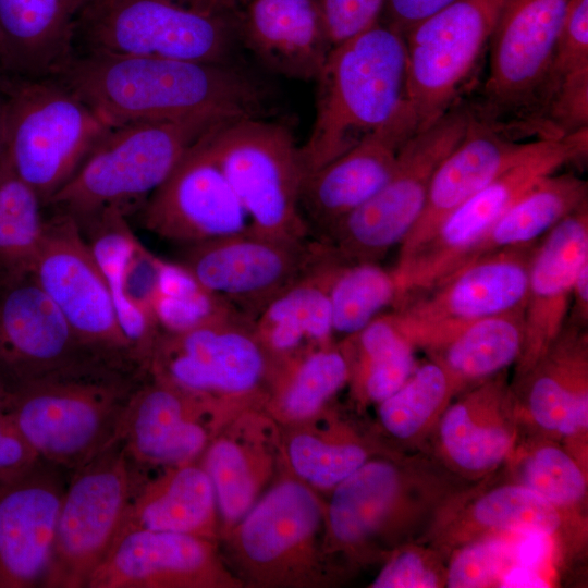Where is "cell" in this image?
Instances as JSON below:
<instances>
[{
  "label": "cell",
  "mask_w": 588,
  "mask_h": 588,
  "mask_svg": "<svg viewBox=\"0 0 588 588\" xmlns=\"http://www.w3.org/2000/svg\"><path fill=\"white\" fill-rule=\"evenodd\" d=\"M53 78L111 127L199 115L258 117L262 102L260 88L225 64L74 54Z\"/></svg>",
  "instance_id": "1"
},
{
  "label": "cell",
  "mask_w": 588,
  "mask_h": 588,
  "mask_svg": "<svg viewBox=\"0 0 588 588\" xmlns=\"http://www.w3.org/2000/svg\"><path fill=\"white\" fill-rule=\"evenodd\" d=\"M316 81L315 121L299 147L305 179L383 126L402 108L404 36L378 22L333 47Z\"/></svg>",
  "instance_id": "2"
},
{
  "label": "cell",
  "mask_w": 588,
  "mask_h": 588,
  "mask_svg": "<svg viewBox=\"0 0 588 588\" xmlns=\"http://www.w3.org/2000/svg\"><path fill=\"white\" fill-rule=\"evenodd\" d=\"M134 370L93 364L28 381L7 414L40 460L74 471L119 437Z\"/></svg>",
  "instance_id": "3"
},
{
  "label": "cell",
  "mask_w": 588,
  "mask_h": 588,
  "mask_svg": "<svg viewBox=\"0 0 588 588\" xmlns=\"http://www.w3.org/2000/svg\"><path fill=\"white\" fill-rule=\"evenodd\" d=\"M285 470L220 538L225 561L244 586L316 588L333 581L326 502Z\"/></svg>",
  "instance_id": "4"
},
{
  "label": "cell",
  "mask_w": 588,
  "mask_h": 588,
  "mask_svg": "<svg viewBox=\"0 0 588 588\" xmlns=\"http://www.w3.org/2000/svg\"><path fill=\"white\" fill-rule=\"evenodd\" d=\"M229 121L199 115L112 127L45 207L71 216L77 224L107 210L126 216L169 177L199 138Z\"/></svg>",
  "instance_id": "5"
},
{
  "label": "cell",
  "mask_w": 588,
  "mask_h": 588,
  "mask_svg": "<svg viewBox=\"0 0 588 588\" xmlns=\"http://www.w3.org/2000/svg\"><path fill=\"white\" fill-rule=\"evenodd\" d=\"M3 154L44 206L112 128L58 79L9 77Z\"/></svg>",
  "instance_id": "6"
},
{
  "label": "cell",
  "mask_w": 588,
  "mask_h": 588,
  "mask_svg": "<svg viewBox=\"0 0 588 588\" xmlns=\"http://www.w3.org/2000/svg\"><path fill=\"white\" fill-rule=\"evenodd\" d=\"M231 44L225 14L180 0H88L73 21L74 54L224 64Z\"/></svg>",
  "instance_id": "7"
},
{
  "label": "cell",
  "mask_w": 588,
  "mask_h": 588,
  "mask_svg": "<svg viewBox=\"0 0 588 588\" xmlns=\"http://www.w3.org/2000/svg\"><path fill=\"white\" fill-rule=\"evenodd\" d=\"M205 138L253 232L308 240L310 231L301 206L305 175L299 146L285 126L247 117L212 128Z\"/></svg>",
  "instance_id": "8"
},
{
  "label": "cell",
  "mask_w": 588,
  "mask_h": 588,
  "mask_svg": "<svg viewBox=\"0 0 588 588\" xmlns=\"http://www.w3.org/2000/svg\"><path fill=\"white\" fill-rule=\"evenodd\" d=\"M471 110L453 106L402 146L385 184L322 238L344 262L378 261L404 241L420 216L433 174L458 145Z\"/></svg>",
  "instance_id": "9"
},
{
  "label": "cell",
  "mask_w": 588,
  "mask_h": 588,
  "mask_svg": "<svg viewBox=\"0 0 588 588\" xmlns=\"http://www.w3.org/2000/svg\"><path fill=\"white\" fill-rule=\"evenodd\" d=\"M274 365L254 320L241 311L180 332H161L147 370L152 377L225 404H266Z\"/></svg>",
  "instance_id": "10"
},
{
  "label": "cell",
  "mask_w": 588,
  "mask_h": 588,
  "mask_svg": "<svg viewBox=\"0 0 588 588\" xmlns=\"http://www.w3.org/2000/svg\"><path fill=\"white\" fill-rule=\"evenodd\" d=\"M118 437L73 471L41 587L85 588L124 522L140 477Z\"/></svg>",
  "instance_id": "11"
},
{
  "label": "cell",
  "mask_w": 588,
  "mask_h": 588,
  "mask_svg": "<svg viewBox=\"0 0 588 588\" xmlns=\"http://www.w3.org/2000/svg\"><path fill=\"white\" fill-rule=\"evenodd\" d=\"M588 127L547 138L535 154L515 164L456 208L412 255L392 269L397 302L424 292L456 269L465 254L534 184L588 150Z\"/></svg>",
  "instance_id": "12"
},
{
  "label": "cell",
  "mask_w": 588,
  "mask_h": 588,
  "mask_svg": "<svg viewBox=\"0 0 588 588\" xmlns=\"http://www.w3.org/2000/svg\"><path fill=\"white\" fill-rule=\"evenodd\" d=\"M568 0H506L489 40L483 100L473 112L512 133L538 115Z\"/></svg>",
  "instance_id": "13"
},
{
  "label": "cell",
  "mask_w": 588,
  "mask_h": 588,
  "mask_svg": "<svg viewBox=\"0 0 588 588\" xmlns=\"http://www.w3.org/2000/svg\"><path fill=\"white\" fill-rule=\"evenodd\" d=\"M506 0H454L405 35L404 105L417 132L453 106L488 45Z\"/></svg>",
  "instance_id": "14"
},
{
  "label": "cell",
  "mask_w": 588,
  "mask_h": 588,
  "mask_svg": "<svg viewBox=\"0 0 588 588\" xmlns=\"http://www.w3.org/2000/svg\"><path fill=\"white\" fill-rule=\"evenodd\" d=\"M79 341L100 357L144 368L124 334L100 268L77 222L54 211L29 265Z\"/></svg>",
  "instance_id": "15"
},
{
  "label": "cell",
  "mask_w": 588,
  "mask_h": 588,
  "mask_svg": "<svg viewBox=\"0 0 588 588\" xmlns=\"http://www.w3.org/2000/svg\"><path fill=\"white\" fill-rule=\"evenodd\" d=\"M538 241L486 254L403 299L391 311L399 329L414 347H422L455 327L524 309Z\"/></svg>",
  "instance_id": "16"
},
{
  "label": "cell",
  "mask_w": 588,
  "mask_h": 588,
  "mask_svg": "<svg viewBox=\"0 0 588 588\" xmlns=\"http://www.w3.org/2000/svg\"><path fill=\"white\" fill-rule=\"evenodd\" d=\"M328 249L323 241H287L248 229L186 245L180 264L199 284L255 320Z\"/></svg>",
  "instance_id": "17"
},
{
  "label": "cell",
  "mask_w": 588,
  "mask_h": 588,
  "mask_svg": "<svg viewBox=\"0 0 588 588\" xmlns=\"http://www.w3.org/2000/svg\"><path fill=\"white\" fill-rule=\"evenodd\" d=\"M114 364L85 346L29 267L0 284V376L14 390L28 381L93 364Z\"/></svg>",
  "instance_id": "18"
},
{
  "label": "cell",
  "mask_w": 588,
  "mask_h": 588,
  "mask_svg": "<svg viewBox=\"0 0 588 588\" xmlns=\"http://www.w3.org/2000/svg\"><path fill=\"white\" fill-rule=\"evenodd\" d=\"M242 408L201 397L151 376L133 392L119 438L143 466L195 462Z\"/></svg>",
  "instance_id": "19"
},
{
  "label": "cell",
  "mask_w": 588,
  "mask_h": 588,
  "mask_svg": "<svg viewBox=\"0 0 588 588\" xmlns=\"http://www.w3.org/2000/svg\"><path fill=\"white\" fill-rule=\"evenodd\" d=\"M219 542L167 531L118 536L85 588H241Z\"/></svg>",
  "instance_id": "20"
},
{
  "label": "cell",
  "mask_w": 588,
  "mask_h": 588,
  "mask_svg": "<svg viewBox=\"0 0 588 588\" xmlns=\"http://www.w3.org/2000/svg\"><path fill=\"white\" fill-rule=\"evenodd\" d=\"M206 134L144 207L145 228L162 238L192 245L249 229L242 204L207 146Z\"/></svg>",
  "instance_id": "21"
},
{
  "label": "cell",
  "mask_w": 588,
  "mask_h": 588,
  "mask_svg": "<svg viewBox=\"0 0 588 588\" xmlns=\"http://www.w3.org/2000/svg\"><path fill=\"white\" fill-rule=\"evenodd\" d=\"M63 470L38 460L0 480V588L42 585L69 481Z\"/></svg>",
  "instance_id": "22"
},
{
  "label": "cell",
  "mask_w": 588,
  "mask_h": 588,
  "mask_svg": "<svg viewBox=\"0 0 588 588\" xmlns=\"http://www.w3.org/2000/svg\"><path fill=\"white\" fill-rule=\"evenodd\" d=\"M199 464L213 487L221 538L285 470L281 426L265 405L245 407L211 439Z\"/></svg>",
  "instance_id": "23"
},
{
  "label": "cell",
  "mask_w": 588,
  "mask_h": 588,
  "mask_svg": "<svg viewBox=\"0 0 588 588\" xmlns=\"http://www.w3.org/2000/svg\"><path fill=\"white\" fill-rule=\"evenodd\" d=\"M547 138L519 142L471 110L467 131L431 180L416 223L400 244L397 260L418 249L463 203L542 147Z\"/></svg>",
  "instance_id": "24"
},
{
  "label": "cell",
  "mask_w": 588,
  "mask_h": 588,
  "mask_svg": "<svg viewBox=\"0 0 588 588\" xmlns=\"http://www.w3.org/2000/svg\"><path fill=\"white\" fill-rule=\"evenodd\" d=\"M415 133V122L403 105L383 126L305 179L302 212L318 240L385 184L402 146Z\"/></svg>",
  "instance_id": "25"
},
{
  "label": "cell",
  "mask_w": 588,
  "mask_h": 588,
  "mask_svg": "<svg viewBox=\"0 0 588 588\" xmlns=\"http://www.w3.org/2000/svg\"><path fill=\"white\" fill-rule=\"evenodd\" d=\"M109 289L120 326L147 368L161 331L151 303L161 260L130 229L125 216L108 210L79 226Z\"/></svg>",
  "instance_id": "26"
},
{
  "label": "cell",
  "mask_w": 588,
  "mask_h": 588,
  "mask_svg": "<svg viewBox=\"0 0 588 588\" xmlns=\"http://www.w3.org/2000/svg\"><path fill=\"white\" fill-rule=\"evenodd\" d=\"M587 257L588 201L556 223L535 248L523 309L519 375L542 356L566 323L575 275Z\"/></svg>",
  "instance_id": "27"
},
{
  "label": "cell",
  "mask_w": 588,
  "mask_h": 588,
  "mask_svg": "<svg viewBox=\"0 0 588 588\" xmlns=\"http://www.w3.org/2000/svg\"><path fill=\"white\" fill-rule=\"evenodd\" d=\"M326 503L327 552L357 556L393 531L405 506L406 479L387 460H369L331 491Z\"/></svg>",
  "instance_id": "28"
},
{
  "label": "cell",
  "mask_w": 588,
  "mask_h": 588,
  "mask_svg": "<svg viewBox=\"0 0 588 588\" xmlns=\"http://www.w3.org/2000/svg\"><path fill=\"white\" fill-rule=\"evenodd\" d=\"M242 32L262 63L291 78L316 79L332 49L315 0H250Z\"/></svg>",
  "instance_id": "29"
},
{
  "label": "cell",
  "mask_w": 588,
  "mask_h": 588,
  "mask_svg": "<svg viewBox=\"0 0 588 588\" xmlns=\"http://www.w3.org/2000/svg\"><path fill=\"white\" fill-rule=\"evenodd\" d=\"M160 468L154 477L138 482L118 536L143 529L219 542L220 518L206 470L196 462Z\"/></svg>",
  "instance_id": "30"
},
{
  "label": "cell",
  "mask_w": 588,
  "mask_h": 588,
  "mask_svg": "<svg viewBox=\"0 0 588 588\" xmlns=\"http://www.w3.org/2000/svg\"><path fill=\"white\" fill-rule=\"evenodd\" d=\"M73 0H0V60L9 77L57 76L74 56Z\"/></svg>",
  "instance_id": "31"
},
{
  "label": "cell",
  "mask_w": 588,
  "mask_h": 588,
  "mask_svg": "<svg viewBox=\"0 0 588 588\" xmlns=\"http://www.w3.org/2000/svg\"><path fill=\"white\" fill-rule=\"evenodd\" d=\"M343 262L329 248L254 320L256 333L273 365L334 342L329 287Z\"/></svg>",
  "instance_id": "32"
},
{
  "label": "cell",
  "mask_w": 588,
  "mask_h": 588,
  "mask_svg": "<svg viewBox=\"0 0 588 588\" xmlns=\"http://www.w3.org/2000/svg\"><path fill=\"white\" fill-rule=\"evenodd\" d=\"M512 393L502 376L480 382L451 405L440 422V440L448 457L461 469L480 473L510 453L514 432L505 418Z\"/></svg>",
  "instance_id": "33"
},
{
  "label": "cell",
  "mask_w": 588,
  "mask_h": 588,
  "mask_svg": "<svg viewBox=\"0 0 588 588\" xmlns=\"http://www.w3.org/2000/svg\"><path fill=\"white\" fill-rule=\"evenodd\" d=\"M538 124L562 137L588 127V0H568L541 97Z\"/></svg>",
  "instance_id": "34"
},
{
  "label": "cell",
  "mask_w": 588,
  "mask_h": 588,
  "mask_svg": "<svg viewBox=\"0 0 588 588\" xmlns=\"http://www.w3.org/2000/svg\"><path fill=\"white\" fill-rule=\"evenodd\" d=\"M281 432L286 469L316 491H331L370 460L369 446L328 406Z\"/></svg>",
  "instance_id": "35"
},
{
  "label": "cell",
  "mask_w": 588,
  "mask_h": 588,
  "mask_svg": "<svg viewBox=\"0 0 588 588\" xmlns=\"http://www.w3.org/2000/svg\"><path fill=\"white\" fill-rule=\"evenodd\" d=\"M523 345V309H518L455 327L430 340L424 348L460 390L518 360Z\"/></svg>",
  "instance_id": "36"
},
{
  "label": "cell",
  "mask_w": 588,
  "mask_h": 588,
  "mask_svg": "<svg viewBox=\"0 0 588 588\" xmlns=\"http://www.w3.org/2000/svg\"><path fill=\"white\" fill-rule=\"evenodd\" d=\"M586 201H588L586 180L574 173L554 172L544 176L494 222L465 254L456 269L486 254L540 240Z\"/></svg>",
  "instance_id": "37"
},
{
  "label": "cell",
  "mask_w": 588,
  "mask_h": 588,
  "mask_svg": "<svg viewBox=\"0 0 588 588\" xmlns=\"http://www.w3.org/2000/svg\"><path fill=\"white\" fill-rule=\"evenodd\" d=\"M348 378L340 343L307 350L274 366L265 409L281 426L304 420L328 406Z\"/></svg>",
  "instance_id": "38"
},
{
  "label": "cell",
  "mask_w": 588,
  "mask_h": 588,
  "mask_svg": "<svg viewBox=\"0 0 588 588\" xmlns=\"http://www.w3.org/2000/svg\"><path fill=\"white\" fill-rule=\"evenodd\" d=\"M340 345L350 367L348 382L356 396L380 403L411 377L416 363L414 346L391 313L381 314Z\"/></svg>",
  "instance_id": "39"
},
{
  "label": "cell",
  "mask_w": 588,
  "mask_h": 588,
  "mask_svg": "<svg viewBox=\"0 0 588 588\" xmlns=\"http://www.w3.org/2000/svg\"><path fill=\"white\" fill-rule=\"evenodd\" d=\"M392 270L377 261L343 262L335 270L329 301L334 334H354L397 301Z\"/></svg>",
  "instance_id": "40"
},
{
  "label": "cell",
  "mask_w": 588,
  "mask_h": 588,
  "mask_svg": "<svg viewBox=\"0 0 588 588\" xmlns=\"http://www.w3.org/2000/svg\"><path fill=\"white\" fill-rule=\"evenodd\" d=\"M151 308L164 333L188 331L238 311L199 284L181 264L164 260L160 264Z\"/></svg>",
  "instance_id": "41"
},
{
  "label": "cell",
  "mask_w": 588,
  "mask_h": 588,
  "mask_svg": "<svg viewBox=\"0 0 588 588\" xmlns=\"http://www.w3.org/2000/svg\"><path fill=\"white\" fill-rule=\"evenodd\" d=\"M44 204L0 156V256L10 268L29 267L45 234Z\"/></svg>",
  "instance_id": "42"
},
{
  "label": "cell",
  "mask_w": 588,
  "mask_h": 588,
  "mask_svg": "<svg viewBox=\"0 0 588 588\" xmlns=\"http://www.w3.org/2000/svg\"><path fill=\"white\" fill-rule=\"evenodd\" d=\"M455 388L434 360L416 366L405 383L379 403V419L393 437L407 440L419 434L444 407Z\"/></svg>",
  "instance_id": "43"
},
{
  "label": "cell",
  "mask_w": 588,
  "mask_h": 588,
  "mask_svg": "<svg viewBox=\"0 0 588 588\" xmlns=\"http://www.w3.org/2000/svg\"><path fill=\"white\" fill-rule=\"evenodd\" d=\"M475 522L511 534L554 535L561 527L555 505L522 483L505 485L482 494L473 505Z\"/></svg>",
  "instance_id": "44"
},
{
  "label": "cell",
  "mask_w": 588,
  "mask_h": 588,
  "mask_svg": "<svg viewBox=\"0 0 588 588\" xmlns=\"http://www.w3.org/2000/svg\"><path fill=\"white\" fill-rule=\"evenodd\" d=\"M519 477L522 485L556 507L574 505L586 493L580 467L555 445H541L531 451L522 463Z\"/></svg>",
  "instance_id": "45"
},
{
  "label": "cell",
  "mask_w": 588,
  "mask_h": 588,
  "mask_svg": "<svg viewBox=\"0 0 588 588\" xmlns=\"http://www.w3.org/2000/svg\"><path fill=\"white\" fill-rule=\"evenodd\" d=\"M511 564V540L492 537L469 543L452 559L445 575L446 587L475 588L498 584Z\"/></svg>",
  "instance_id": "46"
},
{
  "label": "cell",
  "mask_w": 588,
  "mask_h": 588,
  "mask_svg": "<svg viewBox=\"0 0 588 588\" xmlns=\"http://www.w3.org/2000/svg\"><path fill=\"white\" fill-rule=\"evenodd\" d=\"M333 47L379 22L385 0H315Z\"/></svg>",
  "instance_id": "47"
},
{
  "label": "cell",
  "mask_w": 588,
  "mask_h": 588,
  "mask_svg": "<svg viewBox=\"0 0 588 588\" xmlns=\"http://www.w3.org/2000/svg\"><path fill=\"white\" fill-rule=\"evenodd\" d=\"M442 575L427 552L418 549L396 551L372 580V588H434Z\"/></svg>",
  "instance_id": "48"
},
{
  "label": "cell",
  "mask_w": 588,
  "mask_h": 588,
  "mask_svg": "<svg viewBox=\"0 0 588 588\" xmlns=\"http://www.w3.org/2000/svg\"><path fill=\"white\" fill-rule=\"evenodd\" d=\"M38 455L16 430L7 413H0V480L33 466Z\"/></svg>",
  "instance_id": "49"
},
{
  "label": "cell",
  "mask_w": 588,
  "mask_h": 588,
  "mask_svg": "<svg viewBox=\"0 0 588 588\" xmlns=\"http://www.w3.org/2000/svg\"><path fill=\"white\" fill-rule=\"evenodd\" d=\"M553 551V536L543 532L515 534L511 540V564L542 573Z\"/></svg>",
  "instance_id": "50"
},
{
  "label": "cell",
  "mask_w": 588,
  "mask_h": 588,
  "mask_svg": "<svg viewBox=\"0 0 588 588\" xmlns=\"http://www.w3.org/2000/svg\"><path fill=\"white\" fill-rule=\"evenodd\" d=\"M454 0H385L387 25L403 36L417 23Z\"/></svg>",
  "instance_id": "51"
},
{
  "label": "cell",
  "mask_w": 588,
  "mask_h": 588,
  "mask_svg": "<svg viewBox=\"0 0 588 588\" xmlns=\"http://www.w3.org/2000/svg\"><path fill=\"white\" fill-rule=\"evenodd\" d=\"M572 308L567 320L579 326L588 323V257L580 264L572 290Z\"/></svg>",
  "instance_id": "52"
},
{
  "label": "cell",
  "mask_w": 588,
  "mask_h": 588,
  "mask_svg": "<svg viewBox=\"0 0 588 588\" xmlns=\"http://www.w3.org/2000/svg\"><path fill=\"white\" fill-rule=\"evenodd\" d=\"M498 586L505 588H544L549 586V583L540 572L510 564L500 576Z\"/></svg>",
  "instance_id": "53"
},
{
  "label": "cell",
  "mask_w": 588,
  "mask_h": 588,
  "mask_svg": "<svg viewBox=\"0 0 588 588\" xmlns=\"http://www.w3.org/2000/svg\"><path fill=\"white\" fill-rule=\"evenodd\" d=\"M588 392L578 395L565 412L556 431L564 437H572L587 429Z\"/></svg>",
  "instance_id": "54"
},
{
  "label": "cell",
  "mask_w": 588,
  "mask_h": 588,
  "mask_svg": "<svg viewBox=\"0 0 588 588\" xmlns=\"http://www.w3.org/2000/svg\"><path fill=\"white\" fill-rule=\"evenodd\" d=\"M180 1L198 10H201L205 12H211V13H219V14H226L241 2V0H180Z\"/></svg>",
  "instance_id": "55"
},
{
  "label": "cell",
  "mask_w": 588,
  "mask_h": 588,
  "mask_svg": "<svg viewBox=\"0 0 588 588\" xmlns=\"http://www.w3.org/2000/svg\"><path fill=\"white\" fill-rule=\"evenodd\" d=\"M12 394L13 389L0 376V413H7L11 403Z\"/></svg>",
  "instance_id": "56"
},
{
  "label": "cell",
  "mask_w": 588,
  "mask_h": 588,
  "mask_svg": "<svg viewBox=\"0 0 588 588\" xmlns=\"http://www.w3.org/2000/svg\"><path fill=\"white\" fill-rule=\"evenodd\" d=\"M3 149H4L3 108H2V99H0V156L3 154Z\"/></svg>",
  "instance_id": "57"
},
{
  "label": "cell",
  "mask_w": 588,
  "mask_h": 588,
  "mask_svg": "<svg viewBox=\"0 0 588 588\" xmlns=\"http://www.w3.org/2000/svg\"><path fill=\"white\" fill-rule=\"evenodd\" d=\"M8 81H9V76L5 74V72H4V70L2 68V64H1V60H0V99L3 96V93H4V89L7 87Z\"/></svg>",
  "instance_id": "58"
}]
</instances>
